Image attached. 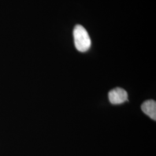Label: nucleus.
Returning <instances> with one entry per match:
<instances>
[{
  "mask_svg": "<svg viewBox=\"0 0 156 156\" xmlns=\"http://www.w3.org/2000/svg\"><path fill=\"white\" fill-rule=\"evenodd\" d=\"M75 45L77 50L85 52L91 46V39L86 30L81 25H77L73 30Z\"/></svg>",
  "mask_w": 156,
  "mask_h": 156,
  "instance_id": "f257e3e1",
  "label": "nucleus"
},
{
  "mask_svg": "<svg viewBox=\"0 0 156 156\" xmlns=\"http://www.w3.org/2000/svg\"><path fill=\"white\" fill-rule=\"evenodd\" d=\"M108 96L111 103L114 105L121 104L128 101V94L127 91L120 87L112 90L109 93Z\"/></svg>",
  "mask_w": 156,
  "mask_h": 156,
  "instance_id": "f03ea898",
  "label": "nucleus"
},
{
  "mask_svg": "<svg viewBox=\"0 0 156 156\" xmlns=\"http://www.w3.org/2000/svg\"><path fill=\"white\" fill-rule=\"evenodd\" d=\"M141 109L144 113L154 120H156V102L153 100L146 101L142 106Z\"/></svg>",
  "mask_w": 156,
  "mask_h": 156,
  "instance_id": "7ed1b4c3",
  "label": "nucleus"
}]
</instances>
